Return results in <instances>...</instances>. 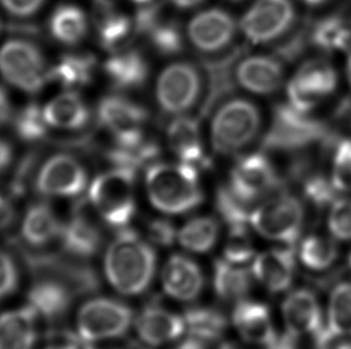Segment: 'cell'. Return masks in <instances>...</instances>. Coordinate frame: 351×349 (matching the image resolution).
<instances>
[{"instance_id":"cell-42","label":"cell","mask_w":351,"mask_h":349,"mask_svg":"<svg viewBox=\"0 0 351 349\" xmlns=\"http://www.w3.org/2000/svg\"><path fill=\"white\" fill-rule=\"evenodd\" d=\"M330 179L339 193H351V139H342L336 145Z\"/></svg>"},{"instance_id":"cell-18","label":"cell","mask_w":351,"mask_h":349,"mask_svg":"<svg viewBox=\"0 0 351 349\" xmlns=\"http://www.w3.org/2000/svg\"><path fill=\"white\" fill-rule=\"evenodd\" d=\"M351 336V280L339 281L328 296L323 329L314 337L317 349H330Z\"/></svg>"},{"instance_id":"cell-58","label":"cell","mask_w":351,"mask_h":349,"mask_svg":"<svg viewBox=\"0 0 351 349\" xmlns=\"http://www.w3.org/2000/svg\"><path fill=\"white\" fill-rule=\"evenodd\" d=\"M130 1H132V3H134V4L147 5L150 4L152 0H130Z\"/></svg>"},{"instance_id":"cell-17","label":"cell","mask_w":351,"mask_h":349,"mask_svg":"<svg viewBox=\"0 0 351 349\" xmlns=\"http://www.w3.org/2000/svg\"><path fill=\"white\" fill-rule=\"evenodd\" d=\"M252 274L271 293L288 291L296 274V254L293 246L274 248L256 255Z\"/></svg>"},{"instance_id":"cell-29","label":"cell","mask_w":351,"mask_h":349,"mask_svg":"<svg viewBox=\"0 0 351 349\" xmlns=\"http://www.w3.org/2000/svg\"><path fill=\"white\" fill-rule=\"evenodd\" d=\"M38 313L32 307L0 315V349H33L38 337Z\"/></svg>"},{"instance_id":"cell-4","label":"cell","mask_w":351,"mask_h":349,"mask_svg":"<svg viewBox=\"0 0 351 349\" xmlns=\"http://www.w3.org/2000/svg\"><path fill=\"white\" fill-rule=\"evenodd\" d=\"M261 126V112L256 104L246 99H229L214 114L211 144L219 153L230 156L252 144Z\"/></svg>"},{"instance_id":"cell-37","label":"cell","mask_w":351,"mask_h":349,"mask_svg":"<svg viewBox=\"0 0 351 349\" xmlns=\"http://www.w3.org/2000/svg\"><path fill=\"white\" fill-rule=\"evenodd\" d=\"M219 225L213 217H195L178 231L180 246L195 254L209 253L217 243Z\"/></svg>"},{"instance_id":"cell-28","label":"cell","mask_w":351,"mask_h":349,"mask_svg":"<svg viewBox=\"0 0 351 349\" xmlns=\"http://www.w3.org/2000/svg\"><path fill=\"white\" fill-rule=\"evenodd\" d=\"M43 116L49 127L78 131L90 120V109L76 91L58 94L43 108Z\"/></svg>"},{"instance_id":"cell-5","label":"cell","mask_w":351,"mask_h":349,"mask_svg":"<svg viewBox=\"0 0 351 349\" xmlns=\"http://www.w3.org/2000/svg\"><path fill=\"white\" fill-rule=\"evenodd\" d=\"M304 203L293 194H272L252 209L250 224L269 241L294 246L301 237L304 224Z\"/></svg>"},{"instance_id":"cell-55","label":"cell","mask_w":351,"mask_h":349,"mask_svg":"<svg viewBox=\"0 0 351 349\" xmlns=\"http://www.w3.org/2000/svg\"><path fill=\"white\" fill-rule=\"evenodd\" d=\"M346 72H347L348 81L351 89V48L348 51L347 62H346Z\"/></svg>"},{"instance_id":"cell-59","label":"cell","mask_w":351,"mask_h":349,"mask_svg":"<svg viewBox=\"0 0 351 349\" xmlns=\"http://www.w3.org/2000/svg\"><path fill=\"white\" fill-rule=\"evenodd\" d=\"M348 266H349V269L351 270V251L349 256H348Z\"/></svg>"},{"instance_id":"cell-41","label":"cell","mask_w":351,"mask_h":349,"mask_svg":"<svg viewBox=\"0 0 351 349\" xmlns=\"http://www.w3.org/2000/svg\"><path fill=\"white\" fill-rule=\"evenodd\" d=\"M338 192L331 179L323 174H312L304 182V195L317 208H328L338 198Z\"/></svg>"},{"instance_id":"cell-9","label":"cell","mask_w":351,"mask_h":349,"mask_svg":"<svg viewBox=\"0 0 351 349\" xmlns=\"http://www.w3.org/2000/svg\"><path fill=\"white\" fill-rule=\"evenodd\" d=\"M202 86V75L197 66L187 62H173L157 78V104L163 113L182 115L198 102Z\"/></svg>"},{"instance_id":"cell-8","label":"cell","mask_w":351,"mask_h":349,"mask_svg":"<svg viewBox=\"0 0 351 349\" xmlns=\"http://www.w3.org/2000/svg\"><path fill=\"white\" fill-rule=\"evenodd\" d=\"M0 73L5 81L28 94H36L48 81L43 53L24 40H11L0 49Z\"/></svg>"},{"instance_id":"cell-15","label":"cell","mask_w":351,"mask_h":349,"mask_svg":"<svg viewBox=\"0 0 351 349\" xmlns=\"http://www.w3.org/2000/svg\"><path fill=\"white\" fill-rule=\"evenodd\" d=\"M237 22L228 11L213 8L192 17L187 25V38L199 52L214 54L228 47L237 35Z\"/></svg>"},{"instance_id":"cell-24","label":"cell","mask_w":351,"mask_h":349,"mask_svg":"<svg viewBox=\"0 0 351 349\" xmlns=\"http://www.w3.org/2000/svg\"><path fill=\"white\" fill-rule=\"evenodd\" d=\"M232 321L239 335L252 345L265 346L267 348L278 335L272 323L270 309L263 302L243 299L237 302Z\"/></svg>"},{"instance_id":"cell-31","label":"cell","mask_w":351,"mask_h":349,"mask_svg":"<svg viewBox=\"0 0 351 349\" xmlns=\"http://www.w3.org/2000/svg\"><path fill=\"white\" fill-rule=\"evenodd\" d=\"M62 227L47 203H34L28 208L22 224L24 241L33 246H43L60 237Z\"/></svg>"},{"instance_id":"cell-3","label":"cell","mask_w":351,"mask_h":349,"mask_svg":"<svg viewBox=\"0 0 351 349\" xmlns=\"http://www.w3.org/2000/svg\"><path fill=\"white\" fill-rule=\"evenodd\" d=\"M136 172L114 168L97 174L89 187L88 201L104 222L117 230L128 227L136 216Z\"/></svg>"},{"instance_id":"cell-48","label":"cell","mask_w":351,"mask_h":349,"mask_svg":"<svg viewBox=\"0 0 351 349\" xmlns=\"http://www.w3.org/2000/svg\"><path fill=\"white\" fill-rule=\"evenodd\" d=\"M266 349H301L300 337L285 331L283 334L277 335L276 340Z\"/></svg>"},{"instance_id":"cell-57","label":"cell","mask_w":351,"mask_h":349,"mask_svg":"<svg viewBox=\"0 0 351 349\" xmlns=\"http://www.w3.org/2000/svg\"><path fill=\"white\" fill-rule=\"evenodd\" d=\"M304 3L307 5H312V6H317V5H322L324 3H326L328 0H302Z\"/></svg>"},{"instance_id":"cell-51","label":"cell","mask_w":351,"mask_h":349,"mask_svg":"<svg viewBox=\"0 0 351 349\" xmlns=\"http://www.w3.org/2000/svg\"><path fill=\"white\" fill-rule=\"evenodd\" d=\"M12 159V150L6 142L0 140V172L9 166L10 161Z\"/></svg>"},{"instance_id":"cell-53","label":"cell","mask_w":351,"mask_h":349,"mask_svg":"<svg viewBox=\"0 0 351 349\" xmlns=\"http://www.w3.org/2000/svg\"><path fill=\"white\" fill-rule=\"evenodd\" d=\"M173 349H208L206 345L203 344V342H200V341L193 340V339H187V340L184 341L182 344H180L179 346H176Z\"/></svg>"},{"instance_id":"cell-22","label":"cell","mask_w":351,"mask_h":349,"mask_svg":"<svg viewBox=\"0 0 351 349\" xmlns=\"http://www.w3.org/2000/svg\"><path fill=\"white\" fill-rule=\"evenodd\" d=\"M136 331L143 344L160 347L180 339L185 334V321L184 317L152 304L139 312Z\"/></svg>"},{"instance_id":"cell-49","label":"cell","mask_w":351,"mask_h":349,"mask_svg":"<svg viewBox=\"0 0 351 349\" xmlns=\"http://www.w3.org/2000/svg\"><path fill=\"white\" fill-rule=\"evenodd\" d=\"M14 219V209L8 198L0 195V230L9 227Z\"/></svg>"},{"instance_id":"cell-38","label":"cell","mask_w":351,"mask_h":349,"mask_svg":"<svg viewBox=\"0 0 351 349\" xmlns=\"http://www.w3.org/2000/svg\"><path fill=\"white\" fill-rule=\"evenodd\" d=\"M160 156V147L156 142L147 140L133 145H117L107 152L108 161L114 168H121L137 172L141 168L150 166Z\"/></svg>"},{"instance_id":"cell-33","label":"cell","mask_w":351,"mask_h":349,"mask_svg":"<svg viewBox=\"0 0 351 349\" xmlns=\"http://www.w3.org/2000/svg\"><path fill=\"white\" fill-rule=\"evenodd\" d=\"M215 292L221 299L240 302L252 288L251 273L241 264L232 263L224 259L215 261Z\"/></svg>"},{"instance_id":"cell-23","label":"cell","mask_w":351,"mask_h":349,"mask_svg":"<svg viewBox=\"0 0 351 349\" xmlns=\"http://www.w3.org/2000/svg\"><path fill=\"white\" fill-rule=\"evenodd\" d=\"M64 249L76 259H89L97 254L102 246V232L94 220H91L88 207L83 203L76 205L70 222L62 227Z\"/></svg>"},{"instance_id":"cell-44","label":"cell","mask_w":351,"mask_h":349,"mask_svg":"<svg viewBox=\"0 0 351 349\" xmlns=\"http://www.w3.org/2000/svg\"><path fill=\"white\" fill-rule=\"evenodd\" d=\"M256 257L254 246L246 227L229 229V237L224 246V260L235 264L250 262Z\"/></svg>"},{"instance_id":"cell-62","label":"cell","mask_w":351,"mask_h":349,"mask_svg":"<svg viewBox=\"0 0 351 349\" xmlns=\"http://www.w3.org/2000/svg\"><path fill=\"white\" fill-rule=\"evenodd\" d=\"M0 29H1V23H0Z\"/></svg>"},{"instance_id":"cell-50","label":"cell","mask_w":351,"mask_h":349,"mask_svg":"<svg viewBox=\"0 0 351 349\" xmlns=\"http://www.w3.org/2000/svg\"><path fill=\"white\" fill-rule=\"evenodd\" d=\"M10 116H11V105H10L9 97L5 92V90L0 86V125L8 122Z\"/></svg>"},{"instance_id":"cell-60","label":"cell","mask_w":351,"mask_h":349,"mask_svg":"<svg viewBox=\"0 0 351 349\" xmlns=\"http://www.w3.org/2000/svg\"><path fill=\"white\" fill-rule=\"evenodd\" d=\"M84 349H99V348H94V347H91V346H86V347H84Z\"/></svg>"},{"instance_id":"cell-11","label":"cell","mask_w":351,"mask_h":349,"mask_svg":"<svg viewBox=\"0 0 351 349\" xmlns=\"http://www.w3.org/2000/svg\"><path fill=\"white\" fill-rule=\"evenodd\" d=\"M97 121L114 138L117 145H132L145 139L149 113L123 94H107L97 105Z\"/></svg>"},{"instance_id":"cell-30","label":"cell","mask_w":351,"mask_h":349,"mask_svg":"<svg viewBox=\"0 0 351 349\" xmlns=\"http://www.w3.org/2000/svg\"><path fill=\"white\" fill-rule=\"evenodd\" d=\"M96 57L93 54H66L48 70L47 79L59 86L73 89L89 86L95 76Z\"/></svg>"},{"instance_id":"cell-52","label":"cell","mask_w":351,"mask_h":349,"mask_svg":"<svg viewBox=\"0 0 351 349\" xmlns=\"http://www.w3.org/2000/svg\"><path fill=\"white\" fill-rule=\"evenodd\" d=\"M171 5H174L178 9H193L195 6L202 4L204 0H168Z\"/></svg>"},{"instance_id":"cell-16","label":"cell","mask_w":351,"mask_h":349,"mask_svg":"<svg viewBox=\"0 0 351 349\" xmlns=\"http://www.w3.org/2000/svg\"><path fill=\"white\" fill-rule=\"evenodd\" d=\"M285 331L294 335L312 336L323 329L325 315L317 294L309 288H298L285 297L282 304Z\"/></svg>"},{"instance_id":"cell-12","label":"cell","mask_w":351,"mask_h":349,"mask_svg":"<svg viewBox=\"0 0 351 349\" xmlns=\"http://www.w3.org/2000/svg\"><path fill=\"white\" fill-rule=\"evenodd\" d=\"M295 16L291 0H256L242 16L240 28L250 42H272L291 28Z\"/></svg>"},{"instance_id":"cell-25","label":"cell","mask_w":351,"mask_h":349,"mask_svg":"<svg viewBox=\"0 0 351 349\" xmlns=\"http://www.w3.org/2000/svg\"><path fill=\"white\" fill-rule=\"evenodd\" d=\"M94 24L101 47L110 52L123 49L134 30L132 21L115 9L110 0H95Z\"/></svg>"},{"instance_id":"cell-36","label":"cell","mask_w":351,"mask_h":349,"mask_svg":"<svg viewBox=\"0 0 351 349\" xmlns=\"http://www.w3.org/2000/svg\"><path fill=\"white\" fill-rule=\"evenodd\" d=\"M184 321L190 339L200 341L205 345L221 339L227 328L223 315L210 307H191L186 310Z\"/></svg>"},{"instance_id":"cell-1","label":"cell","mask_w":351,"mask_h":349,"mask_svg":"<svg viewBox=\"0 0 351 349\" xmlns=\"http://www.w3.org/2000/svg\"><path fill=\"white\" fill-rule=\"evenodd\" d=\"M106 278L117 292L134 297L145 292L156 270L152 246L128 227L110 242L104 261Z\"/></svg>"},{"instance_id":"cell-6","label":"cell","mask_w":351,"mask_h":349,"mask_svg":"<svg viewBox=\"0 0 351 349\" xmlns=\"http://www.w3.org/2000/svg\"><path fill=\"white\" fill-rule=\"evenodd\" d=\"M326 138L328 129L324 123L289 103L280 104L272 115L270 129L263 139V147L269 151H300Z\"/></svg>"},{"instance_id":"cell-20","label":"cell","mask_w":351,"mask_h":349,"mask_svg":"<svg viewBox=\"0 0 351 349\" xmlns=\"http://www.w3.org/2000/svg\"><path fill=\"white\" fill-rule=\"evenodd\" d=\"M161 283L167 296L179 302H193L204 287V276L197 262L176 254L163 266Z\"/></svg>"},{"instance_id":"cell-43","label":"cell","mask_w":351,"mask_h":349,"mask_svg":"<svg viewBox=\"0 0 351 349\" xmlns=\"http://www.w3.org/2000/svg\"><path fill=\"white\" fill-rule=\"evenodd\" d=\"M328 230L335 241L351 242V198H338L330 206Z\"/></svg>"},{"instance_id":"cell-61","label":"cell","mask_w":351,"mask_h":349,"mask_svg":"<svg viewBox=\"0 0 351 349\" xmlns=\"http://www.w3.org/2000/svg\"><path fill=\"white\" fill-rule=\"evenodd\" d=\"M230 1H235V3H237V1H242V0H230Z\"/></svg>"},{"instance_id":"cell-2","label":"cell","mask_w":351,"mask_h":349,"mask_svg":"<svg viewBox=\"0 0 351 349\" xmlns=\"http://www.w3.org/2000/svg\"><path fill=\"white\" fill-rule=\"evenodd\" d=\"M147 198L157 211L179 216L203 203L199 171L186 163H154L147 168Z\"/></svg>"},{"instance_id":"cell-35","label":"cell","mask_w":351,"mask_h":349,"mask_svg":"<svg viewBox=\"0 0 351 349\" xmlns=\"http://www.w3.org/2000/svg\"><path fill=\"white\" fill-rule=\"evenodd\" d=\"M309 42L326 52L349 51L351 27L339 16H328L314 24L308 34Z\"/></svg>"},{"instance_id":"cell-13","label":"cell","mask_w":351,"mask_h":349,"mask_svg":"<svg viewBox=\"0 0 351 349\" xmlns=\"http://www.w3.org/2000/svg\"><path fill=\"white\" fill-rule=\"evenodd\" d=\"M228 187L237 198L251 205L278 190L280 179L270 159L264 153L256 152L235 163Z\"/></svg>"},{"instance_id":"cell-47","label":"cell","mask_w":351,"mask_h":349,"mask_svg":"<svg viewBox=\"0 0 351 349\" xmlns=\"http://www.w3.org/2000/svg\"><path fill=\"white\" fill-rule=\"evenodd\" d=\"M45 0H1L10 14L17 17H30L41 9Z\"/></svg>"},{"instance_id":"cell-21","label":"cell","mask_w":351,"mask_h":349,"mask_svg":"<svg viewBox=\"0 0 351 349\" xmlns=\"http://www.w3.org/2000/svg\"><path fill=\"white\" fill-rule=\"evenodd\" d=\"M235 79L248 92L267 96L280 90L285 79V70L276 57L251 55L239 62Z\"/></svg>"},{"instance_id":"cell-40","label":"cell","mask_w":351,"mask_h":349,"mask_svg":"<svg viewBox=\"0 0 351 349\" xmlns=\"http://www.w3.org/2000/svg\"><path fill=\"white\" fill-rule=\"evenodd\" d=\"M48 125L43 116V109L38 104H28L19 112L14 128L19 137L27 142H36L47 134Z\"/></svg>"},{"instance_id":"cell-7","label":"cell","mask_w":351,"mask_h":349,"mask_svg":"<svg viewBox=\"0 0 351 349\" xmlns=\"http://www.w3.org/2000/svg\"><path fill=\"white\" fill-rule=\"evenodd\" d=\"M132 322V310L126 304L110 298H94L80 309L77 331L84 344L112 340L125 335Z\"/></svg>"},{"instance_id":"cell-46","label":"cell","mask_w":351,"mask_h":349,"mask_svg":"<svg viewBox=\"0 0 351 349\" xmlns=\"http://www.w3.org/2000/svg\"><path fill=\"white\" fill-rule=\"evenodd\" d=\"M19 285V272L12 259L0 250V299L14 293Z\"/></svg>"},{"instance_id":"cell-56","label":"cell","mask_w":351,"mask_h":349,"mask_svg":"<svg viewBox=\"0 0 351 349\" xmlns=\"http://www.w3.org/2000/svg\"><path fill=\"white\" fill-rule=\"evenodd\" d=\"M330 349H351V341H338V342H336Z\"/></svg>"},{"instance_id":"cell-32","label":"cell","mask_w":351,"mask_h":349,"mask_svg":"<svg viewBox=\"0 0 351 349\" xmlns=\"http://www.w3.org/2000/svg\"><path fill=\"white\" fill-rule=\"evenodd\" d=\"M49 30L53 38L62 44H78L89 30L86 12L77 5H59L49 19Z\"/></svg>"},{"instance_id":"cell-39","label":"cell","mask_w":351,"mask_h":349,"mask_svg":"<svg viewBox=\"0 0 351 349\" xmlns=\"http://www.w3.org/2000/svg\"><path fill=\"white\" fill-rule=\"evenodd\" d=\"M216 208L229 229L246 227L250 222V205L237 198L229 187H219L216 194Z\"/></svg>"},{"instance_id":"cell-14","label":"cell","mask_w":351,"mask_h":349,"mask_svg":"<svg viewBox=\"0 0 351 349\" xmlns=\"http://www.w3.org/2000/svg\"><path fill=\"white\" fill-rule=\"evenodd\" d=\"M88 185L86 168L76 157L59 153L51 157L40 169L35 188L45 196L75 198Z\"/></svg>"},{"instance_id":"cell-54","label":"cell","mask_w":351,"mask_h":349,"mask_svg":"<svg viewBox=\"0 0 351 349\" xmlns=\"http://www.w3.org/2000/svg\"><path fill=\"white\" fill-rule=\"evenodd\" d=\"M46 349H78L77 348V341L72 340L71 342L67 344H62V345H54L48 347Z\"/></svg>"},{"instance_id":"cell-10","label":"cell","mask_w":351,"mask_h":349,"mask_svg":"<svg viewBox=\"0 0 351 349\" xmlns=\"http://www.w3.org/2000/svg\"><path fill=\"white\" fill-rule=\"evenodd\" d=\"M338 86V75L332 64L324 59L304 62L287 86L288 103L309 113L332 94Z\"/></svg>"},{"instance_id":"cell-19","label":"cell","mask_w":351,"mask_h":349,"mask_svg":"<svg viewBox=\"0 0 351 349\" xmlns=\"http://www.w3.org/2000/svg\"><path fill=\"white\" fill-rule=\"evenodd\" d=\"M167 142L180 161L197 170L208 169L211 163L205 155L198 118L189 115H176L167 127Z\"/></svg>"},{"instance_id":"cell-34","label":"cell","mask_w":351,"mask_h":349,"mask_svg":"<svg viewBox=\"0 0 351 349\" xmlns=\"http://www.w3.org/2000/svg\"><path fill=\"white\" fill-rule=\"evenodd\" d=\"M298 259L304 268L322 273L332 268L338 260V248L332 237L308 235L299 243Z\"/></svg>"},{"instance_id":"cell-26","label":"cell","mask_w":351,"mask_h":349,"mask_svg":"<svg viewBox=\"0 0 351 349\" xmlns=\"http://www.w3.org/2000/svg\"><path fill=\"white\" fill-rule=\"evenodd\" d=\"M104 71L117 89L136 90L147 83L150 68L142 53L130 48L120 49L108 57Z\"/></svg>"},{"instance_id":"cell-45","label":"cell","mask_w":351,"mask_h":349,"mask_svg":"<svg viewBox=\"0 0 351 349\" xmlns=\"http://www.w3.org/2000/svg\"><path fill=\"white\" fill-rule=\"evenodd\" d=\"M149 240L162 248H168L178 240L176 225L168 219H154L147 225Z\"/></svg>"},{"instance_id":"cell-27","label":"cell","mask_w":351,"mask_h":349,"mask_svg":"<svg viewBox=\"0 0 351 349\" xmlns=\"http://www.w3.org/2000/svg\"><path fill=\"white\" fill-rule=\"evenodd\" d=\"M73 291L57 279L43 278L29 291V307L47 321H58L71 307Z\"/></svg>"}]
</instances>
